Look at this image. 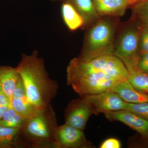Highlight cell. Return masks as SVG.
I'll use <instances>...</instances> for the list:
<instances>
[{
  "label": "cell",
  "mask_w": 148,
  "mask_h": 148,
  "mask_svg": "<svg viewBox=\"0 0 148 148\" xmlns=\"http://www.w3.org/2000/svg\"><path fill=\"white\" fill-rule=\"evenodd\" d=\"M16 68L30 103L39 110L50 104L58 86L56 82L49 77L44 61L39 56L38 51H34L30 55L22 54Z\"/></svg>",
  "instance_id": "cell-1"
},
{
  "label": "cell",
  "mask_w": 148,
  "mask_h": 148,
  "mask_svg": "<svg viewBox=\"0 0 148 148\" xmlns=\"http://www.w3.org/2000/svg\"><path fill=\"white\" fill-rule=\"evenodd\" d=\"M57 125L56 113L51 104L35 117L27 120L21 135L27 148H53Z\"/></svg>",
  "instance_id": "cell-2"
},
{
  "label": "cell",
  "mask_w": 148,
  "mask_h": 148,
  "mask_svg": "<svg viewBox=\"0 0 148 148\" xmlns=\"http://www.w3.org/2000/svg\"><path fill=\"white\" fill-rule=\"evenodd\" d=\"M68 84L80 97L111 90L121 81L103 72L88 71L70 61L67 69Z\"/></svg>",
  "instance_id": "cell-3"
},
{
  "label": "cell",
  "mask_w": 148,
  "mask_h": 148,
  "mask_svg": "<svg viewBox=\"0 0 148 148\" xmlns=\"http://www.w3.org/2000/svg\"><path fill=\"white\" fill-rule=\"evenodd\" d=\"M114 27L110 22L98 20L88 31L82 53L79 57L88 60L100 56L113 54Z\"/></svg>",
  "instance_id": "cell-4"
},
{
  "label": "cell",
  "mask_w": 148,
  "mask_h": 148,
  "mask_svg": "<svg viewBox=\"0 0 148 148\" xmlns=\"http://www.w3.org/2000/svg\"><path fill=\"white\" fill-rule=\"evenodd\" d=\"M79 66L91 71L103 72L119 81L126 80L129 73L122 61L113 54L97 56L88 60H83L79 57L74 58Z\"/></svg>",
  "instance_id": "cell-5"
},
{
  "label": "cell",
  "mask_w": 148,
  "mask_h": 148,
  "mask_svg": "<svg viewBox=\"0 0 148 148\" xmlns=\"http://www.w3.org/2000/svg\"><path fill=\"white\" fill-rule=\"evenodd\" d=\"M141 26L128 27L121 35L113 55L120 58L127 69L137 66L140 53Z\"/></svg>",
  "instance_id": "cell-6"
},
{
  "label": "cell",
  "mask_w": 148,
  "mask_h": 148,
  "mask_svg": "<svg viewBox=\"0 0 148 148\" xmlns=\"http://www.w3.org/2000/svg\"><path fill=\"white\" fill-rule=\"evenodd\" d=\"M80 97L90 106L94 114L124 110L125 106V102L112 90Z\"/></svg>",
  "instance_id": "cell-7"
},
{
  "label": "cell",
  "mask_w": 148,
  "mask_h": 148,
  "mask_svg": "<svg viewBox=\"0 0 148 148\" xmlns=\"http://www.w3.org/2000/svg\"><path fill=\"white\" fill-rule=\"evenodd\" d=\"M87 145L83 130L65 123L57 125L53 148H85Z\"/></svg>",
  "instance_id": "cell-8"
},
{
  "label": "cell",
  "mask_w": 148,
  "mask_h": 148,
  "mask_svg": "<svg viewBox=\"0 0 148 148\" xmlns=\"http://www.w3.org/2000/svg\"><path fill=\"white\" fill-rule=\"evenodd\" d=\"M93 114L90 106L82 97L72 101L65 113V124L83 130L89 117Z\"/></svg>",
  "instance_id": "cell-9"
},
{
  "label": "cell",
  "mask_w": 148,
  "mask_h": 148,
  "mask_svg": "<svg viewBox=\"0 0 148 148\" xmlns=\"http://www.w3.org/2000/svg\"><path fill=\"white\" fill-rule=\"evenodd\" d=\"M104 114L108 119L121 122L142 136H148V121L134 113L123 110Z\"/></svg>",
  "instance_id": "cell-10"
},
{
  "label": "cell",
  "mask_w": 148,
  "mask_h": 148,
  "mask_svg": "<svg viewBox=\"0 0 148 148\" xmlns=\"http://www.w3.org/2000/svg\"><path fill=\"white\" fill-rule=\"evenodd\" d=\"M99 16H121L133 3L129 0H92Z\"/></svg>",
  "instance_id": "cell-11"
},
{
  "label": "cell",
  "mask_w": 148,
  "mask_h": 148,
  "mask_svg": "<svg viewBox=\"0 0 148 148\" xmlns=\"http://www.w3.org/2000/svg\"><path fill=\"white\" fill-rule=\"evenodd\" d=\"M111 90L117 94L126 103H148V93L135 89L127 80L117 84Z\"/></svg>",
  "instance_id": "cell-12"
},
{
  "label": "cell",
  "mask_w": 148,
  "mask_h": 148,
  "mask_svg": "<svg viewBox=\"0 0 148 148\" xmlns=\"http://www.w3.org/2000/svg\"><path fill=\"white\" fill-rule=\"evenodd\" d=\"M27 148L21 135V127L0 126V148Z\"/></svg>",
  "instance_id": "cell-13"
},
{
  "label": "cell",
  "mask_w": 148,
  "mask_h": 148,
  "mask_svg": "<svg viewBox=\"0 0 148 148\" xmlns=\"http://www.w3.org/2000/svg\"><path fill=\"white\" fill-rule=\"evenodd\" d=\"M20 78L16 68L0 66V85L3 92L10 99Z\"/></svg>",
  "instance_id": "cell-14"
},
{
  "label": "cell",
  "mask_w": 148,
  "mask_h": 148,
  "mask_svg": "<svg viewBox=\"0 0 148 148\" xmlns=\"http://www.w3.org/2000/svg\"><path fill=\"white\" fill-rule=\"evenodd\" d=\"M61 13L64 23L70 31H76L84 27V21L82 16L69 1L66 0L62 3Z\"/></svg>",
  "instance_id": "cell-15"
},
{
  "label": "cell",
  "mask_w": 148,
  "mask_h": 148,
  "mask_svg": "<svg viewBox=\"0 0 148 148\" xmlns=\"http://www.w3.org/2000/svg\"><path fill=\"white\" fill-rule=\"evenodd\" d=\"M70 2L81 14L84 21V27L100 19L92 0H67Z\"/></svg>",
  "instance_id": "cell-16"
},
{
  "label": "cell",
  "mask_w": 148,
  "mask_h": 148,
  "mask_svg": "<svg viewBox=\"0 0 148 148\" xmlns=\"http://www.w3.org/2000/svg\"><path fill=\"white\" fill-rule=\"evenodd\" d=\"M10 106L16 112L27 120L35 117L41 111L34 107L27 97L23 98L12 97Z\"/></svg>",
  "instance_id": "cell-17"
},
{
  "label": "cell",
  "mask_w": 148,
  "mask_h": 148,
  "mask_svg": "<svg viewBox=\"0 0 148 148\" xmlns=\"http://www.w3.org/2000/svg\"><path fill=\"white\" fill-rule=\"evenodd\" d=\"M27 120L16 112L10 106L0 119V126L22 127Z\"/></svg>",
  "instance_id": "cell-18"
},
{
  "label": "cell",
  "mask_w": 148,
  "mask_h": 148,
  "mask_svg": "<svg viewBox=\"0 0 148 148\" xmlns=\"http://www.w3.org/2000/svg\"><path fill=\"white\" fill-rule=\"evenodd\" d=\"M127 81L134 88L141 92L148 93V73L139 69L129 72Z\"/></svg>",
  "instance_id": "cell-19"
},
{
  "label": "cell",
  "mask_w": 148,
  "mask_h": 148,
  "mask_svg": "<svg viewBox=\"0 0 148 148\" xmlns=\"http://www.w3.org/2000/svg\"><path fill=\"white\" fill-rule=\"evenodd\" d=\"M133 14L142 27L148 28V0H142L133 5Z\"/></svg>",
  "instance_id": "cell-20"
},
{
  "label": "cell",
  "mask_w": 148,
  "mask_h": 148,
  "mask_svg": "<svg viewBox=\"0 0 148 148\" xmlns=\"http://www.w3.org/2000/svg\"><path fill=\"white\" fill-rule=\"evenodd\" d=\"M124 110L132 112L148 121V103H131L125 102Z\"/></svg>",
  "instance_id": "cell-21"
},
{
  "label": "cell",
  "mask_w": 148,
  "mask_h": 148,
  "mask_svg": "<svg viewBox=\"0 0 148 148\" xmlns=\"http://www.w3.org/2000/svg\"><path fill=\"white\" fill-rule=\"evenodd\" d=\"M139 52L140 54L148 53V28L142 26H141Z\"/></svg>",
  "instance_id": "cell-22"
},
{
  "label": "cell",
  "mask_w": 148,
  "mask_h": 148,
  "mask_svg": "<svg viewBox=\"0 0 148 148\" xmlns=\"http://www.w3.org/2000/svg\"><path fill=\"white\" fill-rule=\"evenodd\" d=\"M137 67L140 71L148 73V53L140 54Z\"/></svg>",
  "instance_id": "cell-23"
},
{
  "label": "cell",
  "mask_w": 148,
  "mask_h": 148,
  "mask_svg": "<svg viewBox=\"0 0 148 148\" xmlns=\"http://www.w3.org/2000/svg\"><path fill=\"white\" fill-rule=\"evenodd\" d=\"M12 97L19 98H23L27 97L21 77L18 81L16 87L14 90Z\"/></svg>",
  "instance_id": "cell-24"
},
{
  "label": "cell",
  "mask_w": 148,
  "mask_h": 148,
  "mask_svg": "<svg viewBox=\"0 0 148 148\" xmlns=\"http://www.w3.org/2000/svg\"><path fill=\"white\" fill-rule=\"evenodd\" d=\"M121 144L119 140L115 138H111L105 140L101 144V148H120Z\"/></svg>",
  "instance_id": "cell-25"
},
{
  "label": "cell",
  "mask_w": 148,
  "mask_h": 148,
  "mask_svg": "<svg viewBox=\"0 0 148 148\" xmlns=\"http://www.w3.org/2000/svg\"><path fill=\"white\" fill-rule=\"evenodd\" d=\"M6 105H10V99L2 90L0 92V106Z\"/></svg>",
  "instance_id": "cell-26"
},
{
  "label": "cell",
  "mask_w": 148,
  "mask_h": 148,
  "mask_svg": "<svg viewBox=\"0 0 148 148\" xmlns=\"http://www.w3.org/2000/svg\"><path fill=\"white\" fill-rule=\"evenodd\" d=\"M10 106V105H6L0 106V119L2 118L4 114Z\"/></svg>",
  "instance_id": "cell-27"
},
{
  "label": "cell",
  "mask_w": 148,
  "mask_h": 148,
  "mask_svg": "<svg viewBox=\"0 0 148 148\" xmlns=\"http://www.w3.org/2000/svg\"><path fill=\"white\" fill-rule=\"evenodd\" d=\"M131 2L133 3V5H135V4L137 3L140 1H142V0H129Z\"/></svg>",
  "instance_id": "cell-28"
},
{
  "label": "cell",
  "mask_w": 148,
  "mask_h": 148,
  "mask_svg": "<svg viewBox=\"0 0 148 148\" xmlns=\"http://www.w3.org/2000/svg\"><path fill=\"white\" fill-rule=\"evenodd\" d=\"M52 1H65L66 0H51Z\"/></svg>",
  "instance_id": "cell-29"
},
{
  "label": "cell",
  "mask_w": 148,
  "mask_h": 148,
  "mask_svg": "<svg viewBox=\"0 0 148 148\" xmlns=\"http://www.w3.org/2000/svg\"><path fill=\"white\" fill-rule=\"evenodd\" d=\"M2 91L1 88V85H0V92Z\"/></svg>",
  "instance_id": "cell-30"
}]
</instances>
